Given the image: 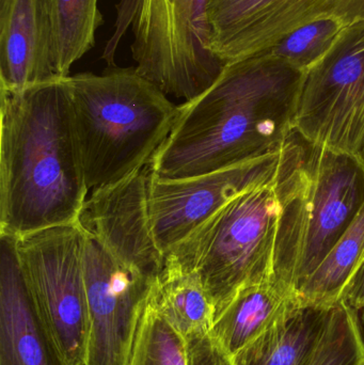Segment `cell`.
Here are the masks:
<instances>
[{
    "label": "cell",
    "mask_w": 364,
    "mask_h": 365,
    "mask_svg": "<svg viewBox=\"0 0 364 365\" xmlns=\"http://www.w3.org/2000/svg\"><path fill=\"white\" fill-rule=\"evenodd\" d=\"M303 74L267 51L227 63L209 89L180 105L150 173L186 179L280 151L295 133Z\"/></svg>",
    "instance_id": "obj_1"
},
{
    "label": "cell",
    "mask_w": 364,
    "mask_h": 365,
    "mask_svg": "<svg viewBox=\"0 0 364 365\" xmlns=\"http://www.w3.org/2000/svg\"><path fill=\"white\" fill-rule=\"evenodd\" d=\"M0 235L78 220L88 188L66 78L0 89Z\"/></svg>",
    "instance_id": "obj_2"
},
{
    "label": "cell",
    "mask_w": 364,
    "mask_h": 365,
    "mask_svg": "<svg viewBox=\"0 0 364 365\" xmlns=\"http://www.w3.org/2000/svg\"><path fill=\"white\" fill-rule=\"evenodd\" d=\"M277 188L282 212L275 279L297 297L363 208L364 164L294 133L284 148Z\"/></svg>",
    "instance_id": "obj_3"
},
{
    "label": "cell",
    "mask_w": 364,
    "mask_h": 365,
    "mask_svg": "<svg viewBox=\"0 0 364 365\" xmlns=\"http://www.w3.org/2000/svg\"><path fill=\"white\" fill-rule=\"evenodd\" d=\"M88 188L115 184L149 166L179 106L135 68L66 77Z\"/></svg>",
    "instance_id": "obj_4"
},
{
    "label": "cell",
    "mask_w": 364,
    "mask_h": 365,
    "mask_svg": "<svg viewBox=\"0 0 364 365\" xmlns=\"http://www.w3.org/2000/svg\"><path fill=\"white\" fill-rule=\"evenodd\" d=\"M207 2L120 0L103 59L107 66H115L118 48L130 30L137 72L166 96L194 100L213 85L224 66L211 49Z\"/></svg>",
    "instance_id": "obj_5"
},
{
    "label": "cell",
    "mask_w": 364,
    "mask_h": 365,
    "mask_svg": "<svg viewBox=\"0 0 364 365\" xmlns=\"http://www.w3.org/2000/svg\"><path fill=\"white\" fill-rule=\"evenodd\" d=\"M281 212L276 178L229 202L166 253L182 267L198 272L215 309V319L239 289L276 280Z\"/></svg>",
    "instance_id": "obj_6"
},
{
    "label": "cell",
    "mask_w": 364,
    "mask_h": 365,
    "mask_svg": "<svg viewBox=\"0 0 364 365\" xmlns=\"http://www.w3.org/2000/svg\"><path fill=\"white\" fill-rule=\"evenodd\" d=\"M87 234L78 221L16 237L24 281L41 325L66 365H85L89 308Z\"/></svg>",
    "instance_id": "obj_7"
},
{
    "label": "cell",
    "mask_w": 364,
    "mask_h": 365,
    "mask_svg": "<svg viewBox=\"0 0 364 365\" xmlns=\"http://www.w3.org/2000/svg\"><path fill=\"white\" fill-rule=\"evenodd\" d=\"M294 130L364 164V19L344 27L326 55L303 73Z\"/></svg>",
    "instance_id": "obj_8"
},
{
    "label": "cell",
    "mask_w": 364,
    "mask_h": 365,
    "mask_svg": "<svg viewBox=\"0 0 364 365\" xmlns=\"http://www.w3.org/2000/svg\"><path fill=\"white\" fill-rule=\"evenodd\" d=\"M284 148L249 162L186 179H160L150 173V223L165 257L229 202L273 182L279 173Z\"/></svg>",
    "instance_id": "obj_9"
},
{
    "label": "cell",
    "mask_w": 364,
    "mask_h": 365,
    "mask_svg": "<svg viewBox=\"0 0 364 365\" xmlns=\"http://www.w3.org/2000/svg\"><path fill=\"white\" fill-rule=\"evenodd\" d=\"M344 26L364 19V0H209L211 49L220 62L267 51L284 36L320 19Z\"/></svg>",
    "instance_id": "obj_10"
},
{
    "label": "cell",
    "mask_w": 364,
    "mask_h": 365,
    "mask_svg": "<svg viewBox=\"0 0 364 365\" xmlns=\"http://www.w3.org/2000/svg\"><path fill=\"white\" fill-rule=\"evenodd\" d=\"M83 266L90 322L85 365H128L155 281L122 265L88 235Z\"/></svg>",
    "instance_id": "obj_11"
},
{
    "label": "cell",
    "mask_w": 364,
    "mask_h": 365,
    "mask_svg": "<svg viewBox=\"0 0 364 365\" xmlns=\"http://www.w3.org/2000/svg\"><path fill=\"white\" fill-rule=\"evenodd\" d=\"M149 182L147 166L122 181L92 189L77 221L119 263L156 281L166 257L152 233Z\"/></svg>",
    "instance_id": "obj_12"
},
{
    "label": "cell",
    "mask_w": 364,
    "mask_h": 365,
    "mask_svg": "<svg viewBox=\"0 0 364 365\" xmlns=\"http://www.w3.org/2000/svg\"><path fill=\"white\" fill-rule=\"evenodd\" d=\"M0 365H66L38 321L11 235H0Z\"/></svg>",
    "instance_id": "obj_13"
},
{
    "label": "cell",
    "mask_w": 364,
    "mask_h": 365,
    "mask_svg": "<svg viewBox=\"0 0 364 365\" xmlns=\"http://www.w3.org/2000/svg\"><path fill=\"white\" fill-rule=\"evenodd\" d=\"M58 78L42 0H0V89Z\"/></svg>",
    "instance_id": "obj_14"
},
{
    "label": "cell",
    "mask_w": 364,
    "mask_h": 365,
    "mask_svg": "<svg viewBox=\"0 0 364 365\" xmlns=\"http://www.w3.org/2000/svg\"><path fill=\"white\" fill-rule=\"evenodd\" d=\"M331 308L303 304L296 298L261 336L232 356L234 364H307Z\"/></svg>",
    "instance_id": "obj_15"
},
{
    "label": "cell",
    "mask_w": 364,
    "mask_h": 365,
    "mask_svg": "<svg viewBox=\"0 0 364 365\" xmlns=\"http://www.w3.org/2000/svg\"><path fill=\"white\" fill-rule=\"evenodd\" d=\"M296 298L276 280L248 285L216 317L209 334L234 356L261 336Z\"/></svg>",
    "instance_id": "obj_16"
},
{
    "label": "cell",
    "mask_w": 364,
    "mask_h": 365,
    "mask_svg": "<svg viewBox=\"0 0 364 365\" xmlns=\"http://www.w3.org/2000/svg\"><path fill=\"white\" fill-rule=\"evenodd\" d=\"M150 302L186 342L207 336L213 327L215 309L198 272L169 257L154 282Z\"/></svg>",
    "instance_id": "obj_17"
},
{
    "label": "cell",
    "mask_w": 364,
    "mask_h": 365,
    "mask_svg": "<svg viewBox=\"0 0 364 365\" xmlns=\"http://www.w3.org/2000/svg\"><path fill=\"white\" fill-rule=\"evenodd\" d=\"M51 32L56 72L70 76L71 68L95 45L104 24L98 0H42Z\"/></svg>",
    "instance_id": "obj_18"
},
{
    "label": "cell",
    "mask_w": 364,
    "mask_h": 365,
    "mask_svg": "<svg viewBox=\"0 0 364 365\" xmlns=\"http://www.w3.org/2000/svg\"><path fill=\"white\" fill-rule=\"evenodd\" d=\"M364 259V204L352 225L297 292L303 304L331 307Z\"/></svg>",
    "instance_id": "obj_19"
},
{
    "label": "cell",
    "mask_w": 364,
    "mask_h": 365,
    "mask_svg": "<svg viewBox=\"0 0 364 365\" xmlns=\"http://www.w3.org/2000/svg\"><path fill=\"white\" fill-rule=\"evenodd\" d=\"M128 365H188L187 342L147 299Z\"/></svg>",
    "instance_id": "obj_20"
},
{
    "label": "cell",
    "mask_w": 364,
    "mask_h": 365,
    "mask_svg": "<svg viewBox=\"0 0 364 365\" xmlns=\"http://www.w3.org/2000/svg\"><path fill=\"white\" fill-rule=\"evenodd\" d=\"M358 313L339 302L331 309L326 325L306 365H359L364 341Z\"/></svg>",
    "instance_id": "obj_21"
},
{
    "label": "cell",
    "mask_w": 364,
    "mask_h": 365,
    "mask_svg": "<svg viewBox=\"0 0 364 365\" xmlns=\"http://www.w3.org/2000/svg\"><path fill=\"white\" fill-rule=\"evenodd\" d=\"M344 27L336 19H320L294 30L264 51L305 73L326 55Z\"/></svg>",
    "instance_id": "obj_22"
},
{
    "label": "cell",
    "mask_w": 364,
    "mask_h": 365,
    "mask_svg": "<svg viewBox=\"0 0 364 365\" xmlns=\"http://www.w3.org/2000/svg\"><path fill=\"white\" fill-rule=\"evenodd\" d=\"M188 365H235L233 357L211 334L187 341Z\"/></svg>",
    "instance_id": "obj_23"
},
{
    "label": "cell",
    "mask_w": 364,
    "mask_h": 365,
    "mask_svg": "<svg viewBox=\"0 0 364 365\" xmlns=\"http://www.w3.org/2000/svg\"><path fill=\"white\" fill-rule=\"evenodd\" d=\"M340 302L356 311L360 321L364 322V259L344 289Z\"/></svg>",
    "instance_id": "obj_24"
},
{
    "label": "cell",
    "mask_w": 364,
    "mask_h": 365,
    "mask_svg": "<svg viewBox=\"0 0 364 365\" xmlns=\"http://www.w3.org/2000/svg\"><path fill=\"white\" fill-rule=\"evenodd\" d=\"M359 365H364V359L363 360V361H361V364Z\"/></svg>",
    "instance_id": "obj_25"
}]
</instances>
